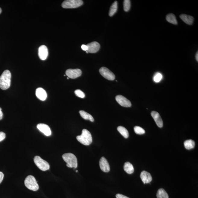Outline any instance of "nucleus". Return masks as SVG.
Listing matches in <instances>:
<instances>
[{
  "label": "nucleus",
  "mask_w": 198,
  "mask_h": 198,
  "mask_svg": "<svg viewBox=\"0 0 198 198\" xmlns=\"http://www.w3.org/2000/svg\"><path fill=\"white\" fill-rule=\"evenodd\" d=\"M11 74L9 70L3 72L0 77V88L6 90L9 88L11 84Z\"/></svg>",
  "instance_id": "nucleus-1"
},
{
  "label": "nucleus",
  "mask_w": 198,
  "mask_h": 198,
  "mask_svg": "<svg viewBox=\"0 0 198 198\" xmlns=\"http://www.w3.org/2000/svg\"><path fill=\"white\" fill-rule=\"evenodd\" d=\"M77 139L80 143L86 146L90 145L92 143V137L91 133L86 129L83 130L82 134L77 136Z\"/></svg>",
  "instance_id": "nucleus-2"
},
{
  "label": "nucleus",
  "mask_w": 198,
  "mask_h": 198,
  "mask_svg": "<svg viewBox=\"0 0 198 198\" xmlns=\"http://www.w3.org/2000/svg\"><path fill=\"white\" fill-rule=\"evenodd\" d=\"M64 161L67 163V167L69 168H77V157L72 153L64 154L62 156Z\"/></svg>",
  "instance_id": "nucleus-3"
},
{
  "label": "nucleus",
  "mask_w": 198,
  "mask_h": 198,
  "mask_svg": "<svg viewBox=\"0 0 198 198\" xmlns=\"http://www.w3.org/2000/svg\"><path fill=\"white\" fill-rule=\"evenodd\" d=\"M24 184L27 188L30 190L36 191L39 189V186L35 178L32 175H29L24 181Z\"/></svg>",
  "instance_id": "nucleus-4"
},
{
  "label": "nucleus",
  "mask_w": 198,
  "mask_h": 198,
  "mask_svg": "<svg viewBox=\"0 0 198 198\" xmlns=\"http://www.w3.org/2000/svg\"><path fill=\"white\" fill-rule=\"evenodd\" d=\"M34 162L39 169L43 171L49 170L50 169L49 164L46 161L44 160L39 156H35Z\"/></svg>",
  "instance_id": "nucleus-5"
},
{
  "label": "nucleus",
  "mask_w": 198,
  "mask_h": 198,
  "mask_svg": "<svg viewBox=\"0 0 198 198\" xmlns=\"http://www.w3.org/2000/svg\"><path fill=\"white\" fill-rule=\"evenodd\" d=\"M83 3L81 0H67L62 3V6L65 8H76L82 5Z\"/></svg>",
  "instance_id": "nucleus-6"
},
{
  "label": "nucleus",
  "mask_w": 198,
  "mask_h": 198,
  "mask_svg": "<svg viewBox=\"0 0 198 198\" xmlns=\"http://www.w3.org/2000/svg\"><path fill=\"white\" fill-rule=\"evenodd\" d=\"M99 72L103 77L108 80H113L115 78L114 74L106 67L101 68L99 69Z\"/></svg>",
  "instance_id": "nucleus-7"
},
{
  "label": "nucleus",
  "mask_w": 198,
  "mask_h": 198,
  "mask_svg": "<svg viewBox=\"0 0 198 198\" xmlns=\"http://www.w3.org/2000/svg\"><path fill=\"white\" fill-rule=\"evenodd\" d=\"M82 74V71L79 69H69L66 71V75L71 79L77 78L80 77Z\"/></svg>",
  "instance_id": "nucleus-8"
},
{
  "label": "nucleus",
  "mask_w": 198,
  "mask_h": 198,
  "mask_svg": "<svg viewBox=\"0 0 198 198\" xmlns=\"http://www.w3.org/2000/svg\"><path fill=\"white\" fill-rule=\"evenodd\" d=\"M116 100L118 104L125 107H130L131 106V102L129 100L121 95L116 96Z\"/></svg>",
  "instance_id": "nucleus-9"
},
{
  "label": "nucleus",
  "mask_w": 198,
  "mask_h": 198,
  "mask_svg": "<svg viewBox=\"0 0 198 198\" xmlns=\"http://www.w3.org/2000/svg\"><path fill=\"white\" fill-rule=\"evenodd\" d=\"M38 55L40 60H46L48 55V50L47 47L45 45H42L39 47Z\"/></svg>",
  "instance_id": "nucleus-10"
},
{
  "label": "nucleus",
  "mask_w": 198,
  "mask_h": 198,
  "mask_svg": "<svg viewBox=\"0 0 198 198\" xmlns=\"http://www.w3.org/2000/svg\"><path fill=\"white\" fill-rule=\"evenodd\" d=\"M88 52L91 53H94L97 52L100 48L99 44L97 42H93L87 44Z\"/></svg>",
  "instance_id": "nucleus-11"
},
{
  "label": "nucleus",
  "mask_w": 198,
  "mask_h": 198,
  "mask_svg": "<svg viewBox=\"0 0 198 198\" xmlns=\"http://www.w3.org/2000/svg\"><path fill=\"white\" fill-rule=\"evenodd\" d=\"M38 129L47 136H50L52 131L50 127L45 124H39L37 126Z\"/></svg>",
  "instance_id": "nucleus-12"
},
{
  "label": "nucleus",
  "mask_w": 198,
  "mask_h": 198,
  "mask_svg": "<svg viewBox=\"0 0 198 198\" xmlns=\"http://www.w3.org/2000/svg\"><path fill=\"white\" fill-rule=\"evenodd\" d=\"M99 166L101 170L103 172H108L109 171L110 168L109 164L104 157H101L100 160Z\"/></svg>",
  "instance_id": "nucleus-13"
},
{
  "label": "nucleus",
  "mask_w": 198,
  "mask_h": 198,
  "mask_svg": "<svg viewBox=\"0 0 198 198\" xmlns=\"http://www.w3.org/2000/svg\"><path fill=\"white\" fill-rule=\"evenodd\" d=\"M151 114L157 126L159 127L160 128L162 127L163 124V121L159 113L156 111H153L151 112Z\"/></svg>",
  "instance_id": "nucleus-14"
},
{
  "label": "nucleus",
  "mask_w": 198,
  "mask_h": 198,
  "mask_svg": "<svg viewBox=\"0 0 198 198\" xmlns=\"http://www.w3.org/2000/svg\"><path fill=\"white\" fill-rule=\"evenodd\" d=\"M140 178L144 184L149 183L152 181V177L149 173L146 171H143L140 175Z\"/></svg>",
  "instance_id": "nucleus-15"
},
{
  "label": "nucleus",
  "mask_w": 198,
  "mask_h": 198,
  "mask_svg": "<svg viewBox=\"0 0 198 198\" xmlns=\"http://www.w3.org/2000/svg\"><path fill=\"white\" fill-rule=\"evenodd\" d=\"M36 95L37 97L41 101H45L47 97L46 91L42 88H38L36 89Z\"/></svg>",
  "instance_id": "nucleus-16"
},
{
  "label": "nucleus",
  "mask_w": 198,
  "mask_h": 198,
  "mask_svg": "<svg viewBox=\"0 0 198 198\" xmlns=\"http://www.w3.org/2000/svg\"><path fill=\"white\" fill-rule=\"evenodd\" d=\"M180 17L187 24L191 25L193 23L194 18L192 16L184 14L180 15Z\"/></svg>",
  "instance_id": "nucleus-17"
},
{
  "label": "nucleus",
  "mask_w": 198,
  "mask_h": 198,
  "mask_svg": "<svg viewBox=\"0 0 198 198\" xmlns=\"http://www.w3.org/2000/svg\"><path fill=\"white\" fill-rule=\"evenodd\" d=\"M124 170L128 174H133L134 172V168L133 165L128 162H125L124 165Z\"/></svg>",
  "instance_id": "nucleus-18"
},
{
  "label": "nucleus",
  "mask_w": 198,
  "mask_h": 198,
  "mask_svg": "<svg viewBox=\"0 0 198 198\" xmlns=\"http://www.w3.org/2000/svg\"><path fill=\"white\" fill-rule=\"evenodd\" d=\"M79 113H80L81 116L84 119L89 120L91 122L94 121V118L89 113L86 112L84 111H79Z\"/></svg>",
  "instance_id": "nucleus-19"
},
{
  "label": "nucleus",
  "mask_w": 198,
  "mask_h": 198,
  "mask_svg": "<svg viewBox=\"0 0 198 198\" xmlns=\"http://www.w3.org/2000/svg\"><path fill=\"white\" fill-rule=\"evenodd\" d=\"M118 4L117 1H115L110 8L109 11V16L112 17L113 16L117 11Z\"/></svg>",
  "instance_id": "nucleus-20"
},
{
  "label": "nucleus",
  "mask_w": 198,
  "mask_h": 198,
  "mask_svg": "<svg viewBox=\"0 0 198 198\" xmlns=\"http://www.w3.org/2000/svg\"><path fill=\"white\" fill-rule=\"evenodd\" d=\"M167 21L170 23L174 25H177L178 24L177 19L175 15L172 13H170L167 15L166 17Z\"/></svg>",
  "instance_id": "nucleus-21"
},
{
  "label": "nucleus",
  "mask_w": 198,
  "mask_h": 198,
  "mask_svg": "<svg viewBox=\"0 0 198 198\" xmlns=\"http://www.w3.org/2000/svg\"><path fill=\"white\" fill-rule=\"evenodd\" d=\"M118 131L125 138H127L129 137V133L128 130L123 126H120L117 128Z\"/></svg>",
  "instance_id": "nucleus-22"
},
{
  "label": "nucleus",
  "mask_w": 198,
  "mask_h": 198,
  "mask_svg": "<svg viewBox=\"0 0 198 198\" xmlns=\"http://www.w3.org/2000/svg\"><path fill=\"white\" fill-rule=\"evenodd\" d=\"M184 146L188 150L192 149L195 146V142L192 140H186L184 142Z\"/></svg>",
  "instance_id": "nucleus-23"
},
{
  "label": "nucleus",
  "mask_w": 198,
  "mask_h": 198,
  "mask_svg": "<svg viewBox=\"0 0 198 198\" xmlns=\"http://www.w3.org/2000/svg\"><path fill=\"white\" fill-rule=\"evenodd\" d=\"M157 198H168V195L163 189H160L157 191Z\"/></svg>",
  "instance_id": "nucleus-24"
},
{
  "label": "nucleus",
  "mask_w": 198,
  "mask_h": 198,
  "mask_svg": "<svg viewBox=\"0 0 198 198\" xmlns=\"http://www.w3.org/2000/svg\"><path fill=\"white\" fill-rule=\"evenodd\" d=\"M123 7L125 11H129L131 8V1L130 0H125L123 2Z\"/></svg>",
  "instance_id": "nucleus-25"
},
{
  "label": "nucleus",
  "mask_w": 198,
  "mask_h": 198,
  "mask_svg": "<svg viewBox=\"0 0 198 198\" xmlns=\"http://www.w3.org/2000/svg\"><path fill=\"white\" fill-rule=\"evenodd\" d=\"M134 130L135 133L139 135L144 134L145 133V130L143 128L138 126L134 127Z\"/></svg>",
  "instance_id": "nucleus-26"
},
{
  "label": "nucleus",
  "mask_w": 198,
  "mask_h": 198,
  "mask_svg": "<svg viewBox=\"0 0 198 198\" xmlns=\"http://www.w3.org/2000/svg\"><path fill=\"white\" fill-rule=\"evenodd\" d=\"M162 75L160 73H157L153 77V80L155 82H159L162 79Z\"/></svg>",
  "instance_id": "nucleus-27"
},
{
  "label": "nucleus",
  "mask_w": 198,
  "mask_h": 198,
  "mask_svg": "<svg viewBox=\"0 0 198 198\" xmlns=\"http://www.w3.org/2000/svg\"><path fill=\"white\" fill-rule=\"evenodd\" d=\"M74 93H75L76 95L78 96V97L82 98V99L85 97V94H84V92H83L80 90H77L74 91Z\"/></svg>",
  "instance_id": "nucleus-28"
},
{
  "label": "nucleus",
  "mask_w": 198,
  "mask_h": 198,
  "mask_svg": "<svg viewBox=\"0 0 198 198\" xmlns=\"http://www.w3.org/2000/svg\"><path fill=\"white\" fill-rule=\"evenodd\" d=\"M5 138V134L3 132H0V142L2 141Z\"/></svg>",
  "instance_id": "nucleus-29"
},
{
  "label": "nucleus",
  "mask_w": 198,
  "mask_h": 198,
  "mask_svg": "<svg viewBox=\"0 0 198 198\" xmlns=\"http://www.w3.org/2000/svg\"><path fill=\"white\" fill-rule=\"evenodd\" d=\"M116 198H130L121 194H117L116 195Z\"/></svg>",
  "instance_id": "nucleus-30"
},
{
  "label": "nucleus",
  "mask_w": 198,
  "mask_h": 198,
  "mask_svg": "<svg viewBox=\"0 0 198 198\" xmlns=\"http://www.w3.org/2000/svg\"><path fill=\"white\" fill-rule=\"evenodd\" d=\"M4 176V174H3L2 172H0V184L2 182Z\"/></svg>",
  "instance_id": "nucleus-31"
},
{
  "label": "nucleus",
  "mask_w": 198,
  "mask_h": 198,
  "mask_svg": "<svg viewBox=\"0 0 198 198\" xmlns=\"http://www.w3.org/2000/svg\"><path fill=\"white\" fill-rule=\"evenodd\" d=\"M81 48L83 50L85 51L86 52L87 51L88 47L87 45H83L81 46Z\"/></svg>",
  "instance_id": "nucleus-32"
},
{
  "label": "nucleus",
  "mask_w": 198,
  "mask_h": 198,
  "mask_svg": "<svg viewBox=\"0 0 198 198\" xmlns=\"http://www.w3.org/2000/svg\"><path fill=\"white\" fill-rule=\"evenodd\" d=\"M3 112H2V109L1 108H0V121L2 119V118H3Z\"/></svg>",
  "instance_id": "nucleus-33"
},
{
  "label": "nucleus",
  "mask_w": 198,
  "mask_h": 198,
  "mask_svg": "<svg viewBox=\"0 0 198 198\" xmlns=\"http://www.w3.org/2000/svg\"><path fill=\"white\" fill-rule=\"evenodd\" d=\"M196 61H198V52H197V53L196 54Z\"/></svg>",
  "instance_id": "nucleus-34"
},
{
  "label": "nucleus",
  "mask_w": 198,
  "mask_h": 198,
  "mask_svg": "<svg viewBox=\"0 0 198 198\" xmlns=\"http://www.w3.org/2000/svg\"><path fill=\"white\" fill-rule=\"evenodd\" d=\"M1 12H2V9L1 8H0V14H1Z\"/></svg>",
  "instance_id": "nucleus-35"
},
{
  "label": "nucleus",
  "mask_w": 198,
  "mask_h": 198,
  "mask_svg": "<svg viewBox=\"0 0 198 198\" xmlns=\"http://www.w3.org/2000/svg\"><path fill=\"white\" fill-rule=\"evenodd\" d=\"M86 53H89V52H88V51H86Z\"/></svg>",
  "instance_id": "nucleus-36"
},
{
  "label": "nucleus",
  "mask_w": 198,
  "mask_h": 198,
  "mask_svg": "<svg viewBox=\"0 0 198 198\" xmlns=\"http://www.w3.org/2000/svg\"><path fill=\"white\" fill-rule=\"evenodd\" d=\"M76 172H78V171L77 170H76Z\"/></svg>",
  "instance_id": "nucleus-37"
},
{
  "label": "nucleus",
  "mask_w": 198,
  "mask_h": 198,
  "mask_svg": "<svg viewBox=\"0 0 198 198\" xmlns=\"http://www.w3.org/2000/svg\"><path fill=\"white\" fill-rule=\"evenodd\" d=\"M67 79H69V77H68L67 78Z\"/></svg>",
  "instance_id": "nucleus-38"
}]
</instances>
